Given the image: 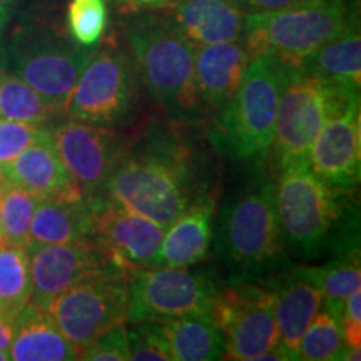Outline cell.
I'll return each instance as SVG.
<instances>
[{
  "mask_svg": "<svg viewBox=\"0 0 361 361\" xmlns=\"http://www.w3.org/2000/svg\"><path fill=\"white\" fill-rule=\"evenodd\" d=\"M130 61L151 96L176 124L196 126L204 119L194 74L196 45L168 16L134 13L124 22Z\"/></svg>",
  "mask_w": 361,
  "mask_h": 361,
  "instance_id": "obj_1",
  "label": "cell"
},
{
  "mask_svg": "<svg viewBox=\"0 0 361 361\" xmlns=\"http://www.w3.org/2000/svg\"><path fill=\"white\" fill-rule=\"evenodd\" d=\"M29 255L22 246L0 239V313L13 319L30 301Z\"/></svg>",
  "mask_w": 361,
  "mask_h": 361,
  "instance_id": "obj_27",
  "label": "cell"
},
{
  "mask_svg": "<svg viewBox=\"0 0 361 361\" xmlns=\"http://www.w3.org/2000/svg\"><path fill=\"white\" fill-rule=\"evenodd\" d=\"M340 324L343 331V340L346 346L351 348H360L361 346V291L360 288L355 290L346 298L345 306H343Z\"/></svg>",
  "mask_w": 361,
  "mask_h": 361,
  "instance_id": "obj_35",
  "label": "cell"
},
{
  "mask_svg": "<svg viewBox=\"0 0 361 361\" xmlns=\"http://www.w3.org/2000/svg\"><path fill=\"white\" fill-rule=\"evenodd\" d=\"M0 239H2V228H0Z\"/></svg>",
  "mask_w": 361,
  "mask_h": 361,
  "instance_id": "obj_42",
  "label": "cell"
},
{
  "mask_svg": "<svg viewBox=\"0 0 361 361\" xmlns=\"http://www.w3.org/2000/svg\"><path fill=\"white\" fill-rule=\"evenodd\" d=\"M276 300L279 345L298 360L301 336L322 308V290L314 266H300L279 276L269 288Z\"/></svg>",
  "mask_w": 361,
  "mask_h": 361,
  "instance_id": "obj_18",
  "label": "cell"
},
{
  "mask_svg": "<svg viewBox=\"0 0 361 361\" xmlns=\"http://www.w3.org/2000/svg\"><path fill=\"white\" fill-rule=\"evenodd\" d=\"M286 71L288 67L273 57L250 59L238 89L214 112L207 128V137L219 154L234 161H252L269 151Z\"/></svg>",
  "mask_w": 361,
  "mask_h": 361,
  "instance_id": "obj_3",
  "label": "cell"
},
{
  "mask_svg": "<svg viewBox=\"0 0 361 361\" xmlns=\"http://www.w3.org/2000/svg\"><path fill=\"white\" fill-rule=\"evenodd\" d=\"M39 197L7 183L0 188V228L2 241L27 247L29 231Z\"/></svg>",
  "mask_w": 361,
  "mask_h": 361,
  "instance_id": "obj_30",
  "label": "cell"
},
{
  "mask_svg": "<svg viewBox=\"0 0 361 361\" xmlns=\"http://www.w3.org/2000/svg\"><path fill=\"white\" fill-rule=\"evenodd\" d=\"M236 2L246 13H252L278 11V8L288 7L291 4L300 2V0H236Z\"/></svg>",
  "mask_w": 361,
  "mask_h": 361,
  "instance_id": "obj_36",
  "label": "cell"
},
{
  "mask_svg": "<svg viewBox=\"0 0 361 361\" xmlns=\"http://www.w3.org/2000/svg\"><path fill=\"white\" fill-rule=\"evenodd\" d=\"M211 318L224 335V360L258 361L279 346L276 300L269 288L236 283L219 290Z\"/></svg>",
  "mask_w": 361,
  "mask_h": 361,
  "instance_id": "obj_12",
  "label": "cell"
},
{
  "mask_svg": "<svg viewBox=\"0 0 361 361\" xmlns=\"http://www.w3.org/2000/svg\"><path fill=\"white\" fill-rule=\"evenodd\" d=\"M8 358L13 361H71L79 360V351L62 335L47 310L27 301L13 318Z\"/></svg>",
  "mask_w": 361,
  "mask_h": 361,
  "instance_id": "obj_21",
  "label": "cell"
},
{
  "mask_svg": "<svg viewBox=\"0 0 361 361\" xmlns=\"http://www.w3.org/2000/svg\"><path fill=\"white\" fill-rule=\"evenodd\" d=\"M173 361H214L226 358L223 331L211 316H180L161 322Z\"/></svg>",
  "mask_w": 361,
  "mask_h": 361,
  "instance_id": "obj_25",
  "label": "cell"
},
{
  "mask_svg": "<svg viewBox=\"0 0 361 361\" xmlns=\"http://www.w3.org/2000/svg\"><path fill=\"white\" fill-rule=\"evenodd\" d=\"M341 89L345 87L324 82L298 67H288L273 139L281 168L306 161Z\"/></svg>",
  "mask_w": 361,
  "mask_h": 361,
  "instance_id": "obj_11",
  "label": "cell"
},
{
  "mask_svg": "<svg viewBox=\"0 0 361 361\" xmlns=\"http://www.w3.org/2000/svg\"><path fill=\"white\" fill-rule=\"evenodd\" d=\"M92 239L90 200H39L29 231V246L69 245ZM27 246V247H29Z\"/></svg>",
  "mask_w": 361,
  "mask_h": 361,
  "instance_id": "obj_23",
  "label": "cell"
},
{
  "mask_svg": "<svg viewBox=\"0 0 361 361\" xmlns=\"http://www.w3.org/2000/svg\"><path fill=\"white\" fill-rule=\"evenodd\" d=\"M25 250L32 281L30 301L44 310L54 298L84 279L106 273H124L94 239L69 245L29 246Z\"/></svg>",
  "mask_w": 361,
  "mask_h": 361,
  "instance_id": "obj_16",
  "label": "cell"
},
{
  "mask_svg": "<svg viewBox=\"0 0 361 361\" xmlns=\"http://www.w3.org/2000/svg\"><path fill=\"white\" fill-rule=\"evenodd\" d=\"M168 17L197 47L243 40L246 12L236 0H174Z\"/></svg>",
  "mask_w": 361,
  "mask_h": 361,
  "instance_id": "obj_20",
  "label": "cell"
},
{
  "mask_svg": "<svg viewBox=\"0 0 361 361\" xmlns=\"http://www.w3.org/2000/svg\"><path fill=\"white\" fill-rule=\"evenodd\" d=\"M284 246L274 184L256 179L224 207L218 234L219 255L250 276L273 268L283 258Z\"/></svg>",
  "mask_w": 361,
  "mask_h": 361,
  "instance_id": "obj_6",
  "label": "cell"
},
{
  "mask_svg": "<svg viewBox=\"0 0 361 361\" xmlns=\"http://www.w3.org/2000/svg\"><path fill=\"white\" fill-rule=\"evenodd\" d=\"M44 129L42 126L0 119V164L19 156L24 149L37 141Z\"/></svg>",
  "mask_w": 361,
  "mask_h": 361,
  "instance_id": "obj_34",
  "label": "cell"
},
{
  "mask_svg": "<svg viewBox=\"0 0 361 361\" xmlns=\"http://www.w3.org/2000/svg\"><path fill=\"white\" fill-rule=\"evenodd\" d=\"M129 360L134 361H173L169 343L161 323L139 322L128 328Z\"/></svg>",
  "mask_w": 361,
  "mask_h": 361,
  "instance_id": "obj_32",
  "label": "cell"
},
{
  "mask_svg": "<svg viewBox=\"0 0 361 361\" xmlns=\"http://www.w3.org/2000/svg\"><path fill=\"white\" fill-rule=\"evenodd\" d=\"M13 338V319L0 313V350L8 351Z\"/></svg>",
  "mask_w": 361,
  "mask_h": 361,
  "instance_id": "obj_37",
  "label": "cell"
},
{
  "mask_svg": "<svg viewBox=\"0 0 361 361\" xmlns=\"http://www.w3.org/2000/svg\"><path fill=\"white\" fill-rule=\"evenodd\" d=\"M6 184V178H4V173H2V168H0V188Z\"/></svg>",
  "mask_w": 361,
  "mask_h": 361,
  "instance_id": "obj_41",
  "label": "cell"
},
{
  "mask_svg": "<svg viewBox=\"0 0 361 361\" xmlns=\"http://www.w3.org/2000/svg\"><path fill=\"white\" fill-rule=\"evenodd\" d=\"M351 346L343 340L341 324L328 310L318 311L298 345V360L333 361L348 360Z\"/></svg>",
  "mask_w": 361,
  "mask_h": 361,
  "instance_id": "obj_29",
  "label": "cell"
},
{
  "mask_svg": "<svg viewBox=\"0 0 361 361\" xmlns=\"http://www.w3.org/2000/svg\"><path fill=\"white\" fill-rule=\"evenodd\" d=\"M0 168L7 183L25 189L39 200L85 197L82 189L62 164L49 129H44L37 141L24 149L19 156L2 162Z\"/></svg>",
  "mask_w": 361,
  "mask_h": 361,
  "instance_id": "obj_17",
  "label": "cell"
},
{
  "mask_svg": "<svg viewBox=\"0 0 361 361\" xmlns=\"http://www.w3.org/2000/svg\"><path fill=\"white\" fill-rule=\"evenodd\" d=\"M97 47H82L45 24L17 27L0 47V69L24 80L62 114L80 72Z\"/></svg>",
  "mask_w": 361,
  "mask_h": 361,
  "instance_id": "obj_5",
  "label": "cell"
},
{
  "mask_svg": "<svg viewBox=\"0 0 361 361\" xmlns=\"http://www.w3.org/2000/svg\"><path fill=\"white\" fill-rule=\"evenodd\" d=\"M318 276L319 290H322V305L324 310L335 314L340 322V316L345 306L346 298L361 284L360 251L358 247L324 266H314Z\"/></svg>",
  "mask_w": 361,
  "mask_h": 361,
  "instance_id": "obj_28",
  "label": "cell"
},
{
  "mask_svg": "<svg viewBox=\"0 0 361 361\" xmlns=\"http://www.w3.org/2000/svg\"><path fill=\"white\" fill-rule=\"evenodd\" d=\"M129 278L128 273L90 276L54 298L45 308L79 355L104 331L128 322Z\"/></svg>",
  "mask_w": 361,
  "mask_h": 361,
  "instance_id": "obj_9",
  "label": "cell"
},
{
  "mask_svg": "<svg viewBox=\"0 0 361 361\" xmlns=\"http://www.w3.org/2000/svg\"><path fill=\"white\" fill-rule=\"evenodd\" d=\"M107 27L106 0H71L67 34L82 47H97Z\"/></svg>",
  "mask_w": 361,
  "mask_h": 361,
  "instance_id": "obj_31",
  "label": "cell"
},
{
  "mask_svg": "<svg viewBox=\"0 0 361 361\" xmlns=\"http://www.w3.org/2000/svg\"><path fill=\"white\" fill-rule=\"evenodd\" d=\"M355 24L358 19L348 0H300L278 11L246 13L243 42L250 57L268 56L298 67Z\"/></svg>",
  "mask_w": 361,
  "mask_h": 361,
  "instance_id": "obj_4",
  "label": "cell"
},
{
  "mask_svg": "<svg viewBox=\"0 0 361 361\" xmlns=\"http://www.w3.org/2000/svg\"><path fill=\"white\" fill-rule=\"evenodd\" d=\"M298 69L308 72L324 82L360 92L361 35L358 24L316 49L298 66Z\"/></svg>",
  "mask_w": 361,
  "mask_h": 361,
  "instance_id": "obj_24",
  "label": "cell"
},
{
  "mask_svg": "<svg viewBox=\"0 0 361 361\" xmlns=\"http://www.w3.org/2000/svg\"><path fill=\"white\" fill-rule=\"evenodd\" d=\"M119 2L128 4V6H133V7H144V8H149V7H161V6H166V4L171 2V0H119Z\"/></svg>",
  "mask_w": 361,
  "mask_h": 361,
  "instance_id": "obj_39",
  "label": "cell"
},
{
  "mask_svg": "<svg viewBox=\"0 0 361 361\" xmlns=\"http://www.w3.org/2000/svg\"><path fill=\"white\" fill-rule=\"evenodd\" d=\"M250 59L243 40L197 45L194 74L204 112H216L229 101L245 75Z\"/></svg>",
  "mask_w": 361,
  "mask_h": 361,
  "instance_id": "obj_19",
  "label": "cell"
},
{
  "mask_svg": "<svg viewBox=\"0 0 361 361\" xmlns=\"http://www.w3.org/2000/svg\"><path fill=\"white\" fill-rule=\"evenodd\" d=\"M213 209L211 201H200L176 218L166 228L154 268H189L204 259L213 238Z\"/></svg>",
  "mask_w": 361,
  "mask_h": 361,
  "instance_id": "obj_22",
  "label": "cell"
},
{
  "mask_svg": "<svg viewBox=\"0 0 361 361\" xmlns=\"http://www.w3.org/2000/svg\"><path fill=\"white\" fill-rule=\"evenodd\" d=\"M90 200L92 239L124 273L154 268L166 229L106 196Z\"/></svg>",
  "mask_w": 361,
  "mask_h": 361,
  "instance_id": "obj_14",
  "label": "cell"
},
{
  "mask_svg": "<svg viewBox=\"0 0 361 361\" xmlns=\"http://www.w3.org/2000/svg\"><path fill=\"white\" fill-rule=\"evenodd\" d=\"M135 71L128 54L96 49L80 72L62 114L102 128L123 124L135 102Z\"/></svg>",
  "mask_w": 361,
  "mask_h": 361,
  "instance_id": "obj_8",
  "label": "cell"
},
{
  "mask_svg": "<svg viewBox=\"0 0 361 361\" xmlns=\"http://www.w3.org/2000/svg\"><path fill=\"white\" fill-rule=\"evenodd\" d=\"M79 360L85 361H128L129 360V338L128 326L119 324L101 336H97L87 348L80 351Z\"/></svg>",
  "mask_w": 361,
  "mask_h": 361,
  "instance_id": "obj_33",
  "label": "cell"
},
{
  "mask_svg": "<svg viewBox=\"0 0 361 361\" xmlns=\"http://www.w3.org/2000/svg\"><path fill=\"white\" fill-rule=\"evenodd\" d=\"M340 192L319 179L308 161L281 168L274 201L284 243L308 256L319 255L341 223Z\"/></svg>",
  "mask_w": 361,
  "mask_h": 361,
  "instance_id": "obj_7",
  "label": "cell"
},
{
  "mask_svg": "<svg viewBox=\"0 0 361 361\" xmlns=\"http://www.w3.org/2000/svg\"><path fill=\"white\" fill-rule=\"evenodd\" d=\"M219 288L186 268H146L129 278V323L213 314Z\"/></svg>",
  "mask_w": 361,
  "mask_h": 361,
  "instance_id": "obj_10",
  "label": "cell"
},
{
  "mask_svg": "<svg viewBox=\"0 0 361 361\" xmlns=\"http://www.w3.org/2000/svg\"><path fill=\"white\" fill-rule=\"evenodd\" d=\"M61 114L24 80L0 69V119L47 128Z\"/></svg>",
  "mask_w": 361,
  "mask_h": 361,
  "instance_id": "obj_26",
  "label": "cell"
},
{
  "mask_svg": "<svg viewBox=\"0 0 361 361\" xmlns=\"http://www.w3.org/2000/svg\"><path fill=\"white\" fill-rule=\"evenodd\" d=\"M6 360H11L8 358V351L0 350V361H6Z\"/></svg>",
  "mask_w": 361,
  "mask_h": 361,
  "instance_id": "obj_40",
  "label": "cell"
},
{
  "mask_svg": "<svg viewBox=\"0 0 361 361\" xmlns=\"http://www.w3.org/2000/svg\"><path fill=\"white\" fill-rule=\"evenodd\" d=\"M19 0H0V34L11 22L13 12H16Z\"/></svg>",
  "mask_w": 361,
  "mask_h": 361,
  "instance_id": "obj_38",
  "label": "cell"
},
{
  "mask_svg": "<svg viewBox=\"0 0 361 361\" xmlns=\"http://www.w3.org/2000/svg\"><path fill=\"white\" fill-rule=\"evenodd\" d=\"M311 171L328 186L350 191L361 176L360 92L341 89L323 128L311 144Z\"/></svg>",
  "mask_w": 361,
  "mask_h": 361,
  "instance_id": "obj_13",
  "label": "cell"
},
{
  "mask_svg": "<svg viewBox=\"0 0 361 361\" xmlns=\"http://www.w3.org/2000/svg\"><path fill=\"white\" fill-rule=\"evenodd\" d=\"M192 173L188 156L173 142H149L124 152L102 189V196L168 228L191 206Z\"/></svg>",
  "mask_w": 361,
  "mask_h": 361,
  "instance_id": "obj_2",
  "label": "cell"
},
{
  "mask_svg": "<svg viewBox=\"0 0 361 361\" xmlns=\"http://www.w3.org/2000/svg\"><path fill=\"white\" fill-rule=\"evenodd\" d=\"M51 130L62 164L85 197L101 196L107 179L123 154L119 135L109 128L67 117Z\"/></svg>",
  "mask_w": 361,
  "mask_h": 361,
  "instance_id": "obj_15",
  "label": "cell"
}]
</instances>
